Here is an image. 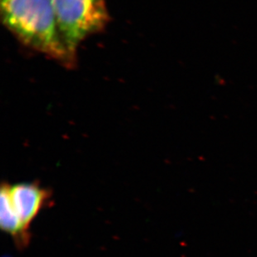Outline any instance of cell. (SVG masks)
I'll return each instance as SVG.
<instances>
[{
	"instance_id": "cell-4",
	"label": "cell",
	"mask_w": 257,
	"mask_h": 257,
	"mask_svg": "<svg viewBox=\"0 0 257 257\" xmlns=\"http://www.w3.org/2000/svg\"><path fill=\"white\" fill-rule=\"evenodd\" d=\"M0 225L5 232L10 234L20 248L25 247L29 240V230L23 226L10 203V197L5 184L0 192Z\"/></svg>"
},
{
	"instance_id": "cell-3",
	"label": "cell",
	"mask_w": 257,
	"mask_h": 257,
	"mask_svg": "<svg viewBox=\"0 0 257 257\" xmlns=\"http://www.w3.org/2000/svg\"><path fill=\"white\" fill-rule=\"evenodd\" d=\"M10 203L26 230L32 221L47 206L51 199V193L34 182L10 185L5 183Z\"/></svg>"
},
{
	"instance_id": "cell-2",
	"label": "cell",
	"mask_w": 257,
	"mask_h": 257,
	"mask_svg": "<svg viewBox=\"0 0 257 257\" xmlns=\"http://www.w3.org/2000/svg\"><path fill=\"white\" fill-rule=\"evenodd\" d=\"M63 43L73 57L87 38L109 21L105 0H51Z\"/></svg>"
},
{
	"instance_id": "cell-1",
	"label": "cell",
	"mask_w": 257,
	"mask_h": 257,
	"mask_svg": "<svg viewBox=\"0 0 257 257\" xmlns=\"http://www.w3.org/2000/svg\"><path fill=\"white\" fill-rule=\"evenodd\" d=\"M3 24L25 46L67 67L76 58L61 37L51 0H0Z\"/></svg>"
}]
</instances>
